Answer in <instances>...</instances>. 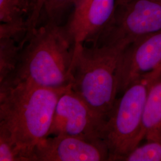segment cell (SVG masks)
<instances>
[{
  "instance_id": "1",
  "label": "cell",
  "mask_w": 161,
  "mask_h": 161,
  "mask_svg": "<svg viewBox=\"0 0 161 161\" xmlns=\"http://www.w3.org/2000/svg\"><path fill=\"white\" fill-rule=\"evenodd\" d=\"M71 85L51 88L16 80L0 86V128L33 161L36 145L48 136L58 100Z\"/></svg>"
},
{
  "instance_id": "2",
  "label": "cell",
  "mask_w": 161,
  "mask_h": 161,
  "mask_svg": "<svg viewBox=\"0 0 161 161\" xmlns=\"http://www.w3.org/2000/svg\"><path fill=\"white\" fill-rule=\"evenodd\" d=\"M75 47L65 25H40L23 45L16 75L7 84L22 80L51 88L69 86Z\"/></svg>"
},
{
  "instance_id": "3",
  "label": "cell",
  "mask_w": 161,
  "mask_h": 161,
  "mask_svg": "<svg viewBox=\"0 0 161 161\" xmlns=\"http://www.w3.org/2000/svg\"><path fill=\"white\" fill-rule=\"evenodd\" d=\"M125 48L84 44L75 47L71 89L106 121L117 99L118 68Z\"/></svg>"
},
{
  "instance_id": "4",
  "label": "cell",
  "mask_w": 161,
  "mask_h": 161,
  "mask_svg": "<svg viewBox=\"0 0 161 161\" xmlns=\"http://www.w3.org/2000/svg\"><path fill=\"white\" fill-rule=\"evenodd\" d=\"M156 72L134 81L117 98L107 119L104 140L109 150V161H119L144 138L143 120L150 87L160 75Z\"/></svg>"
},
{
  "instance_id": "5",
  "label": "cell",
  "mask_w": 161,
  "mask_h": 161,
  "mask_svg": "<svg viewBox=\"0 0 161 161\" xmlns=\"http://www.w3.org/2000/svg\"><path fill=\"white\" fill-rule=\"evenodd\" d=\"M161 31V0H131L116 5L109 24L92 46L127 48L132 42Z\"/></svg>"
},
{
  "instance_id": "6",
  "label": "cell",
  "mask_w": 161,
  "mask_h": 161,
  "mask_svg": "<svg viewBox=\"0 0 161 161\" xmlns=\"http://www.w3.org/2000/svg\"><path fill=\"white\" fill-rule=\"evenodd\" d=\"M106 123L70 86L58 100L48 136L66 135L104 141Z\"/></svg>"
},
{
  "instance_id": "7",
  "label": "cell",
  "mask_w": 161,
  "mask_h": 161,
  "mask_svg": "<svg viewBox=\"0 0 161 161\" xmlns=\"http://www.w3.org/2000/svg\"><path fill=\"white\" fill-rule=\"evenodd\" d=\"M104 140H91L66 135L50 136L36 145L33 161H109Z\"/></svg>"
},
{
  "instance_id": "8",
  "label": "cell",
  "mask_w": 161,
  "mask_h": 161,
  "mask_svg": "<svg viewBox=\"0 0 161 161\" xmlns=\"http://www.w3.org/2000/svg\"><path fill=\"white\" fill-rule=\"evenodd\" d=\"M161 71V31L136 41L123 53L118 72V93L144 76Z\"/></svg>"
},
{
  "instance_id": "9",
  "label": "cell",
  "mask_w": 161,
  "mask_h": 161,
  "mask_svg": "<svg viewBox=\"0 0 161 161\" xmlns=\"http://www.w3.org/2000/svg\"><path fill=\"white\" fill-rule=\"evenodd\" d=\"M116 3V0H92L78 22L69 28L66 26L76 44L96 43L112 19Z\"/></svg>"
},
{
  "instance_id": "10",
  "label": "cell",
  "mask_w": 161,
  "mask_h": 161,
  "mask_svg": "<svg viewBox=\"0 0 161 161\" xmlns=\"http://www.w3.org/2000/svg\"><path fill=\"white\" fill-rule=\"evenodd\" d=\"M143 128L144 138H161V74L151 84L145 104Z\"/></svg>"
},
{
  "instance_id": "11",
  "label": "cell",
  "mask_w": 161,
  "mask_h": 161,
  "mask_svg": "<svg viewBox=\"0 0 161 161\" xmlns=\"http://www.w3.org/2000/svg\"><path fill=\"white\" fill-rule=\"evenodd\" d=\"M22 47L12 38H0V86L14 78Z\"/></svg>"
},
{
  "instance_id": "12",
  "label": "cell",
  "mask_w": 161,
  "mask_h": 161,
  "mask_svg": "<svg viewBox=\"0 0 161 161\" xmlns=\"http://www.w3.org/2000/svg\"><path fill=\"white\" fill-rule=\"evenodd\" d=\"M31 10L30 0H0V22L28 26Z\"/></svg>"
},
{
  "instance_id": "13",
  "label": "cell",
  "mask_w": 161,
  "mask_h": 161,
  "mask_svg": "<svg viewBox=\"0 0 161 161\" xmlns=\"http://www.w3.org/2000/svg\"><path fill=\"white\" fill-rule=\"evenodd\" d=\"M74 0H44L39 25L46 23L62 24L68 9L74 6Z\"/></svg>"
},
{
  "instance_id": "14",
  "label": "cell",
  "mask_w": 161,
  "mask_h": 161,
  "mask_svg": "<svg viewBox=\"0 0 161 161\" xmlns=\"http://www.w3.org/2000/svg\"><path fill=\"white\" fill-rule=\"evenodd\" d=\"M119 161H161V138L149 140L144 144H139Z\"/></svg>"
},
{
  "instance_id": "15",
  "label": "cell",
  "mask_w": 161,
  "mask_h": 161,
  "mask_svg": "<svg viewBox=\"0 0 161 161\" xmlns=\"http://www.w3.org/2000/svg\"><path fill=\"white\" fill-rule=\"evenodd\" d=\"M0 161H26L20 146L3 128H0Z\"/></svg>"
},
{
  "instance_id": "16",
  "label": "cell",
  "mask_w": 161,
  "mask_h": 161,
  "mask_svg": "<svg viewBox=\"0 0 161 161\" xmlns=\"http://www.w3.org/2000/svg\"><path fill=\"white\" fill-rule=\"evenodd\" d=\"M92 0H74V10L72 15L65 25L67 28H71L78 22L86 10Z\"/></svg>"
},
{
  "instance_id": "17",
  "label": "cell",
  "mask_w": 161,
  "mask_h": 161,
  "mask_svg": "<svg viewBox=\"0 0 161 161\" xmlns=\"http://www.w3.org/2000/svg\"><path fill=\"white\" fill-rule=\"evenodd\" d=\"M131 0H116V5H119L122 4H124L125 3H127L128 1H130Z\"/></svg>"
}]
</instances>
